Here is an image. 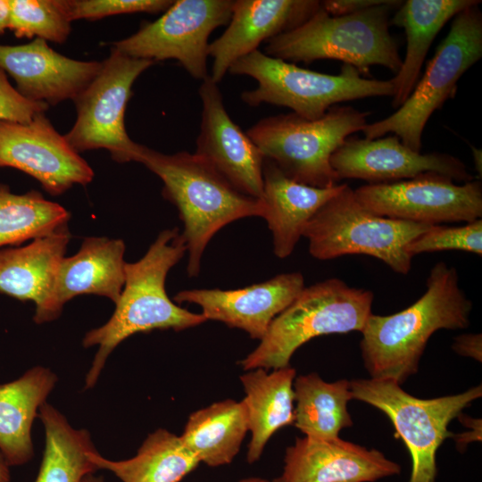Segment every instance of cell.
I'll return each instance as SVG.
<instances>
[{
    "label": "cell",
    "instance_id": "6da1fadb",
    "mask_svg": "<svg viewBox=\"0 0 482 482\" xmlns=\"http://www.w3.org/2000/svg\"><path fill=\"white\" fill-rule=\"evenodd\" d=\"M426 287L425 293L406 309L385 316L371 313L368 318L360 347L370 378L402 386L417 372L436 331L469 327L472 302L461 288L454 267L445 262L435 264Z\"/></svg>",
    "mask_w": 482,
    "mask_h": 482
},
{
    "label": "cell",
    "instance_id": "7a4b0ae2",
    "mask_svg": "<svg viewBox=\"0 0 482 482\" xmlns=\"http://www.w3.org/2000/svg\"><path fill=\"white\" fill-rule=\"evenodd\" d=\"M187 245L178 228L159 233L144 256L125 264V283L115 310L106 323L89 330L85 348L98 346L86 375L85 388L93 387L108 356L125 339L154 329L184 330L207 321L172 302L165 290L170 269L185 255Z\"/></svg>",
    "mask_w": 482,
    "mask_h": 482
},
{
    "label": "cell",
    "instance_id": "3957f363",
    "mask_svg": "<svg viewBox=\"0 0 482 482\" xmlns=\"http://www.w3.org/2000/svg\"><path fill=\"white\" fill-rule=\"evenodd\" d=\"M137 162L162 179L163 197L179 211L189 277L199 275L204 252L220 229L239 219L264 217L262 199L237 191L196 154H167L141 145Z\"/></svg>",
    "mask_w": 482,
    "mask_h": 482
},
{
    "label": "cell",
    "instance_id": "277c9868",
    "mask_svg": "<svg viewBox=\"0 0 482 482\" xmlns=\"http://www.w3.org/2000/svg\"><path fill=\"white\" fill-rule=\"evenodd\" d=\"M403 1L384 4L347 15L332 16L320 8L297 28L267 41L265 54L295 63L337 60L367 74L380 65L396 74L402 64L389 31L390 18Z\"/></svg>",
    "mask_w": 482,
    "mask_h": 482
},
{
    "label": "cell",
    "instance_id": "5b68a950",
    "mask_svg": "<svg viewBox=\"0 0 482 482\" xmlns=\"http://www.w3.org/2000/svg\"><path fill=\"white\" fill-rule=\"evenodd\" d=\"M373 299L372 291L352 287L337 278L304 287L239 363L245 370L285 368L295 352L316 337L362 332Z\"/></svg>",
    "mask_w": 482,
    "mask_h": 482
},
{
    "label": "cell",
    "instance_id": "8992f818",
    "mask_svg": "<svg viewBox=\"0 0 482 482\" xmlns=\"http://www.w3.org/2000/svg\"><path fill=\"white\" fill-rule=\"evenodd\" d=\"M229 71L252 77L258 82L255 88L241 94L246 104L287 107L310 120L323 117L339 103L394 95L391 79L363 78L349 64H344L339 74L320 73L271 57L259 49L236 61Z\"/></svg>",
    "mask_w": 482,
    "mask_h": 482
},
{
    "label": "cell",
    "instance_id": "52a82bcc",
    "mask_svg": "<svg viewBox=\"0 0 482 482\" xmlns=\"http://www.w3.org/2000/svg\"><path fill=\"white\" fill-rule=\"evenodd\" d=\"M370 115L350 105H335L314 120L294 112L266 117L246 134L287 178L327 188L340 181L330 164L331 155L350 135L362 130Z\"/></svg>",
    "mask_w": 482,
    "mask_h": 482
},
{
    "label": "cell",
    "instance_id": "ba28073f",
    "mask_svg": "<svg viewBox=\"0 0 482 482\" xmlns=\"http://www.w3.org/2000/svg\"><path fill=\"white\" fill-rule=\"evenodd\" d=\"M432 226L376 215L366 210L357 201L353 189L343 183L310 219L303 237L309 241L311 255L318 260L365 254L406 275L412 259L407 245Z\"/></svg>",
    "mask_w": 482,
    "mask_h": 482
},
{
    "label": "cell",
    "instance_id": "9c48e42d",
    "mask_svg": "<svg viewBox=\"0 0 482 482\" xmlns=\"http://www.w3.org/2000/svg\"><path fill=\"white\" fill-rule=\"evenodd\" d=\"M482 57V12L472 5L453 18L448 34L428 62L425 72L405 102L391 115L362 129L365 138L394 133L420 152L424 128L436 111L453 97L461 77Z\"/></svg>",
    "mask_w": 482,
    "mask_h": 482
},
{
    "label": "cell",
    "instance_id": "30bf717a",
    "mask_svg": "<svg viewBox=\"0 0 482 482\" xmlns=\"http://www.w3.org/2000/svg\"><path fill=\"white\" fill-rule=\"evenodd\" d=\"M353 399L381 411L393 424L395 435L408 449L411 472L408 482H436V453L452 437V420L482 395V386L441 397L418 398L390 379L360 378L350 381Z\"/></svg>",
    "mask_w": 482,
    "mask_h": 482
},
{
    "label": "cell",
    "instance_id": "8fae6325",
    "mask_svg": "<svg viewBox=\"0 0 482 482\" xmlns=\"http://www.w3.org/2000/svg\"><path fill=\"white\" fill-rule=\"evenodd\" d=\"M154 64L111 47L98 74L73 101L77 118L64 137L76 152L106 149L117 162H137L142 145L128 135L125 112L134 82Z\"/></svg>",
    "mask_w": 482,
    "mask_h": 482
},
{
    "label": "cell",
    "instance_id": "7c38bea8",
    "mask_svg": "<svg viewBox=\"0 0 482 482\" xmlns=\"http://www.w3.org/2000/svg\"><path fill=\"white\" fill-rule=\"evenodd\" d=\"M233 0H177L162 15L143 23L131 36L115 41L112 47L130 57L164 61L177 60L195 79L209 76V37L229 23Z\"/></svg>",
    "mask_w": 482,
    "mask_h": 482
},
{
    "label": "cell",
    "instance_id": "4fadbf2b",
    "mask_svg": "<svg viewBox=\"0 0 482 482\" xmlns=\"http://www.w3.org/2000/svg\"><path fill=\"white\" fill-rule=\"evenodd\" d=\"M369 212L394 220L438 225L470 222L482 217V184L457 185L451 178L425 173L390 183L366 184L353 190Z\"/></svg>",
    "mask_w": 482,
    "mask_h": 482
},
{
    "label": "cell",
    "instance_id": "5bb4252c",
    "mask_svg": "<svg viewBox=\"0 0 482 482\" xmlns=\"http://www.w3.org/2000/svg\"><path fill=\"white\" fill-rule=\"evenodd\" d=\"M45 113L25 123L0 120V168L25 172L51 195L87 186L95 176L92 168Z\"/></svg>",
    "mask_w": 482,
    "mask_h": 482
},
{
    "label": "cell",
    "instance_id": "9a60e30c",
    "mask_svg": "<svg viewBox=\"0 0 482 482\" xmlns=\"http://www.w3.org/2000/svg\"><path fill=\"white\" fill-rule=\"evenodd\" d=\"M330 164L340 180L358 179L368 184L395 182L425 173L442 174L463 183L474 179L459 158L415 152L395 135L375 139L348 137L333 153Z\"/></svg>",
    "mask_w": 482,
    "mask_h": 482
},
{
    "label": "cell",
    "instance_id": "2e32d148",
    "mask_svg": "<svg viewBox=\"0 0 482 482\" xmlns=\"http://www.w3.org/2000/svg\"><path fill=\"white\" fill-rule=\"evenodd\" d=\"M202 100L200 133L195 154L204 159L242 194L262 199L264 156L235 123L223 104L221 92L210 77L199 87Z\"/></svg>",
    "mask_w": 482,
    "mask_h": 482
},
{
    "label": "cell",
    "instance_id": "e0dca14e",
    "mask_svg": "<svg viewBox=\"0 0 482 482\" xmlns=\"http://www.w3.org/2000/svg\"><path fill=\"white\" fill-rule=\"evenodd\" d=\"M101 67L102 62L69 58L39 38L23 45H0V69L15 81L18 93L47 105L74 101Z\"/></svg>",
    "mask_w": 482,
    "mask_h": 482
},
{
    "label": "cell",
    "instance_id": "ac0fdd59",
    "mask_svg": "<svg viewBox=\"0 0 482 482\" xmlns=\"http://www.w3.org/2000/svg\"><path fill=\"white\" fill-rule=\"evenodd\" d=\"M303 288L302 273L290 272L238 289L183 290L173 301L197 304L207 320L220 321L261 340L272 320Z\"/></svg>",
    "mask_w": 482,
    "mask_h": 482
},
{
    "label": "cell",
    "instance_id": "d6986e66",
    "mask_svg": "<svg viewBox=\"0 0 482 482\" xmlns=\"http://www.w3.org/2000/svg\"><path fill=\"white\" fill-rule=\"evenodd\" d=\"M320 8L317 0H235L228 28L209 44L211 79L218 84L236 61L297 28Z\"/></svg>",
    "mask_w": 482,
    "mask_h": 482
},
{
    "label": "cell",
    "instance_id": "ffe728a7",
    "mask_svg": "<svg viewBox=\"0 0 482 482\" xmlns=\"http://www.w3.org/2000/svg\"><path fill=\"white\" fill-rule=\"evenodd\" d=\"M401 466L380 451L341 438H296L287 448L282 482H374L397 475Z\"/></svg>",
    "mask_w": 482,
    "mask_h": 482
},
{
    "label": "cell",
    "instance_id": "44dd1931",
    "mask_svg": "<svg viewBox=\"0 0 482 482\" xmlns=\"http://www.w3.org/2000/svg\"><path fill=\"white\" fill-rule=\"evenodd\" d=\"M71 235L68 225L24 246L0 249V294L32 301L37 324L57 319L61 312L54 291Z\"/></svg>",
    "mask_w": 482,
    "mask_h": 482
},
{
    "label": "cell",
    "instance_id": "7402d4cb",
    "mask_svg": "<svg viewBox=\"0 0 482 482\" xmlns=\"http://www.w3.org/2000/svg\"><path fill=\"white\" fill-rule=\"evenodd\" d=\"M263 219L272 233L273 251L284 259L294 251L310 219L341 188L342 184L320 188L287 178L269 159L263 162Z\"/></svg>",
    "mask_w": 482,
    "mask_h": 482
},
{
    "label": "cell",
    "instance_id": "603a6c76",
    "mask_svg": "<svg viewBox=\"0 0 482 482\" xmlns=\"http://www.w3.org/2000/svg\"><path fill=\"white\" fill-rule=\"evenodd\" d=\"M125 250L121 239L85 238L79 251L61 263L54 291L56 309L62 313L63 305L80 295H96L116 303L125 283Z\"/></svg>",
    "mask_w": 482,
    "mask_h": 482
},
{
    "label": "cell",
    "instance_id": "cb8c5ba5",
    "mask_svg": "<svg viewBox=\"0 0 482 482\" xmlns=\"http://www.w3.org/2000/svg\"><path fill=\"white\" fill-rule=\"evenodd\" d=\"M478 0H407L390 18V25L403 29L406 50L402 64L391 79L392 106L400 107L419 81L426 55L438 32L461 11L479 4Z\"/></svg>",
    "mask_w": 482,
    "mask_h": 482
},
{
    "label": "cell",
    "instance_id": "d4e9b609",
    "mask_svg": "<svg viewBox=\"0 0 482 482\" xmlns=\"http://www.w3.org/2000/svg\"><path fill=\"white\" fill-rule=\"evenodd\" d=\"M56 382L52 370L36 366L0 384V452L9 466L25 464L33 457L32 424Z\"/></svg>",
    "mask_w": 482,
    "mask_h": 482
},
{
    "label": "cell",
    "instance_id": "484cf974",
    "mask_svg": "<svg viewBox=\"0 0 482 482\" xmlns=\"http://www.w3.org/2000/svg\"><path fill=\"white\" fill-rule=\"evenodd\" d=\"M295 370L290 365L268 372L247 370L240 376L251 440L246 459L252 464L262 456L270 438L278 429L294 424Z\"/></svg>",
    "mask_w": 482,
    "mask_h": 482
},
{
    "label": "cell",
    "instance_id": "4316f807",
    "mask_svg": "<svg viewBox=\"0 0 482 482\" xmlns=\"http://www.w3.org/2000/svg\"><path fill=\"white\" fill-rule=\"evenodd\" d=\"M247 431L244 403L225 399L191 413L180 437L200 462L218 467L233 461Z\"/></svg>",
    "mask_w": 482,
    "mask_h": 482
},
{
    "label": "cell",
    "instance_id": "83f0119b",
    "mask_svg": "<svg viewBox=\"0 0 482 482\" xmlns=\"http://www.w3.org/2000/svg\"><path fill=\"white\" fill-rule=\"evenodd\" d=\"M90 458L97 470H107L122 482H179L201 463L180 436L164 428L149 434L130 459L111 461L97 451Z\"/></svg>",
    "mask_w": 482,
    "mask_h": 482
},
{
    "label": "cell",
    "instance_id": "f1b7e54d",
    "mask_svg": "<svg viewBox=\"0 0 482 482\" xmlns=\"http://www.w3.org/2000/svg\"><path fill=\"white\" fill-rule=\"evenodd\" d=\"M294 424L304 436L330 439L353 426L347 410L353 399L350 381L326 382L317 373L295 377L294 380Z\"/></svg>",
    "mask_w": 482,
    "mask_h": 482
},
{
    "label": "cell",
    "instance_id": "f546056e",
    "mask_svg": "<svg viewBox=\"0 0 482 482\" xmlns=\"http://www.w3.org/2000/svg\"><path fill=\"white\" fill-rule=\"evenodd\" d=\"M45 429V450L34 482H81L93 474L95 448L87 429H75L66 418L46 402L37 415Z\"/></svg>",
    "mask_w": 482,
    "mask_h": 482
},
{
    "label": "cell",
    "instance_id": "4dcf8cb0",
    "mask_svg": "<svg viewBox=\"0 0 482 482\" xmlns=\"http://www.w3.org/2000/svg\"><path fill=\"white\" fill-rule=\"evenodd\" d=\"M70 212L37 190L13 194L0 184V249L18 246L68 225Z\"/></svg>",
    "mask_w": 482,
    "mask_h": 482
},
{
    "label": "cell",
    "instance_id": "1f68e13d",
    "mask_svg": "<svg viewBox=\"0 0 482 482\" xmlns=\"http://www.w3.org/2000/svg\"><path fill=\"white\" fill-rule=\"evenodd\" d=\"M9 29L19 38L64 43L71 31L61 0H9Z\"/></svg>",
    "mask_w": 482,
    "mask_h": 482
},
{
    "label": "cell",
    "instance_id": "d6a6232c",
    "mask_svg": "<svg viewBox=\"0 0 482 482\" xmlns=\"http://www.w3.org/2000/svg\"><path fill=\"white\" fill-rule=\"evenodd\" d=\"M413 257L421 253L460 250L482 254V220L478 219L460 227L433 225L417 237L406 247Z\"/></svg>",
    "mask_w": 482,
    "mask_h": 482
},
{
    "label": "cell",
    "instance_id": "836d02e7",
    "mask_svg": "<svg viewBox=\"0 0 482 482\" xmlns=\"http://www.w3.org/2000/svg\"><path fill=\"white\" fill-rule=\"evenodd\" d=\"M172 2L170 0H61L63 11L71 22L77 20H99L125 13L163 12Z\"/></svg>",
    "mask_w": 482,
    "mask_h": 482
},
{
    "label": "cell",
    "instance_id": "e575fe53",
    "mask_svg": "<svg viewBox=\"0 0 482 482\" xmlns=\"http://www.w3.org/2000/svg\"><path fill=\"white\" fill-rule=\"evenodd\" d=\"M48 108L46 103L33 102L20 95L0 69V120L29 122Z\"/></svg>",
    "mask_w": 482,
    "mask_h": 482
},
{
    "label": "cell",
    "instance_id": "d590c367",
    "mask_svg": "<svg viewBox=\"0 0 482 482\" xmlns=\"http://www.w3.org/2000/svg\"><path fill=\"white\" fill-rule=\"evenodd\" d=\"M386 0H326L321 8L332 16L352 14L384 4Z\"/></svg>",
    "mask_w": 482,
    "mask_h": 482
},
{
    "label": "cell",
    "instance_id": "8d00e7d4",
    "mask_svg": "<svg viewBox=\"0 0 482 482\" xmlns=\"http://www.w3.org/2000/svg\"><path fill=\"white\" fill-rule=\"evenodd\" d=\"M453 350L464 357L472 358L479 362L482 361L481 334H462L454 338Z\"/></svg>",
    "mask_w": 482,
    "mask_h": 482
},
{
    "label": "cell",
    "instance_id": "74e56055",
    "mask_svg": "<svg viewBox=\"0 0 482 482\" xmlns=\"http://www.w3.org/2000/svg\"><path fill=\"white\" fill-rule=\"evenodd\" d=\"M10 24V2L9 0H0V35L9 29Z\"/></svg>",
    "mask_w": 482,
    "mask_h": 482
},
{
    "label": "cell",
    "instance_id": "f35d334b",
    "mask_svg": "<svg viewBox=\"0 0 482 482\" xmlns=\"http://www.w3.org/2000/svg\"><path fill=\"white\" fill-rule=\"evenodd\" d=\"M11 475L9 465L0 452V482H10Z\"/></svg>",
    "mask_w": 482,
    "mask_h": 482
},
{
    "label": "cell",
    "instance_id": "ab89813d",
    "mask_svg": "<svg viewBox=\"0 0 482 482\" xmlns=\"http://www.w3.org/2000/svg\"><path fill=\"white\" fill-rule=\"evenodd\" d=\"M470 149H471V152H472V156H473V160H474V163H475V167H476V170L479 173V177H481V167H482V162H481V158H482V154H481V150L478 149V148H476L475 146L473 145H470Z\"/></svg>",
    "mask_w": 482,
    "mask_h": 482
},
{
    "label": "cell",
    "instance_id": "60d3db41",
    "mask_svg": "<svg viewBox=\"0 0 482 482\" xmlns=\"http://www.w3.org/2000/svg\"><path fill=\"white\" fill-rule=\"evenodd\" d=\"M81 482H104L102 477H95L93 474L87 475Z\"/></svg>",
    "mask_w": 482,
    "mask_h": 482
},
{
    "label": "cell",
    "instance_id": "b9f144b4",
    "mask_svg": "<svg viewBox=\"0 0 482 482\" xmlns=\"http://www.w3.org/2000/svg\"><path fill=\"white\" fill-rule=\"evenodd\" d=\"M239 482H270V481L262 478H246L240 480Z\"/></svg>",
    "mask_w": 482,
    "mask_h": 482
},
{
    "label": "cell",
    "instance_id": "7bdbcfd3",
    "mask_svg": "<svg viewBox=\"0 0 482 482\" xmlns=\"http://www.w3.org/2000/svg\"><path fill=\"white\" fill-rule=\"evenodd\" d=\"M270 482H282L281 479L278 478H274L273 480L270 481Z\"/></svg>",
    "mask_w": 482,
    "mask_h": 482
}]
</instances>
